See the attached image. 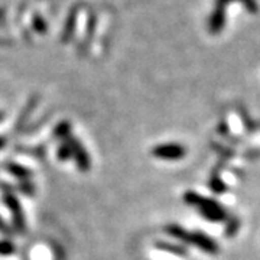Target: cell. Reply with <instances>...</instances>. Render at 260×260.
<instances>
[{
    "label": "cell",
    "instance_id": "cell-1",
    "mask_svg": "<svg viewBox=\"0 0 260 260\" xmlns=\"http://www.w3.org/2000/svg\"><path fill=\"white\" fill-rule=\"evenodd\" d=\"M3 201L6 207L9 208V211L12 213V217H13V227L18 233H25V214H23V210H22V205H20V201L18 200V197L10 192H6L5 197H3Z\"/></svg>",
    "mask_w": 260,
    "mask_h": 260
},
{
    "label": "cell",
    "instance_id": "cell-2",
    "mask_svg": "<svg viewBox=\"0 0 260 260\" xmlns=\"http://www.w3.org/2000/svg\"><path fill=\"white\" fill-rule=\"evenodd\" d=\"M65 140L68 142V145H70V148H71V155H73V158L75 159V164H77L78 169H81V171H88L90 167H91V162H90V156H88L87 150H85V148L83 146V143L78 139L73 138V136L67 138Z\"/></svg>",
    "mask_w": 260,
    "mask_h": 260
},
{
    "label": "cell",
    "instance_id": "cell-3",
    "mask_svg": "<svg viewBox=\"0 0 260 260\" xmlns=\"http://www.w3.org/2000/svg\"><path fill=\"white\" fill-rule=\"evenodd\" d=\"M153 156L160 159H179L185 155V150L181 145L177 143H165V145H159L152 150Z\"/></svg>",
    "mask_w": 260,
    "mask_h": 260
},
{
    "label": "cell",
    "instance_id": "cell-4",
    "mask_svg": "<svg viewBox=\"0 0 260 260\" xmlns=\"http://www.w3.org/2000/svg\"><path fill=\"white\" fill-rule=\"evenodd\" d=\"M6 169L13 177H16L20 181H28L29 178L32 177V172L29 171L28 168H25L23 165H19V164L9 162V164H6Z\"/></svg>",
    "mask_w": 260,
    "mask_h": 260
},
{
    "label": "cell",
    "instance_id": "cell-5",
    "mask_svg": "<svg viewBox=\"0 0 260 260\" xmlns=\"http://www.w3.org/2000/svg\"><path fill=\"white\" fill-rule=\"evenodd\" d=\"M71 123L70 121H61L59 124H56V127L54 129V136L58 139L65 140L67 138H70L71 135Z\"/></svg>",
    "mask_w": 260,
    "mask_h": 260
},
{
    "label": "cell",
    "instance_id": "cell-6",
    "mask_svg": "<svg viewBox=\"0 0 260 260\" xmlns=\"http://www.w3.org/2000/svg\"><path fill=\"white\" fill-rule=\"evenodd\" d=\"M56 156H58V159H61V160H68V159L73 156V155H71V148H70V145H68L67 140H64V142L61 143V146L58 148Z\"/></svg>",
    "mask_w": 260,
    "mask_h": 260
},
{
    "label": "cell",
    "instance_id": "cell-7",
    "mask_svg": "<svg viewBox=\"0 0 260 260\" xmlns=\"http://www.w3.org/2000/svg\"><path fill=\"white\" fill-rule=\"evenodd\" d=\"M15 251H16V247L10 240H6V239L0 240V254L2 256H9V254H13Z\"/></svg>",
    "mask_w": 260,
    "mask_h": 260
},
{
    "label": "cell",
    "instance_id": "cell-8",
    "mask_svg": "<svg viewBox=\"0 0 260 260\" xmlns=\"http://www.w3.org/2000/svg\"><path fill=\"white\" fill-rule=\"evenodd\" d=\"M20 189L23 191V192H26V194H32L34 192V185L28 182V181H22V184H20Z\"/></svg>",
    "mask_w": 260,
    "mask_h": 260
},
{
    "label": "cell",
    "instance_id": "cell-9",
    "mask_svg": "<svg viewBox=\"0 0 260 260\" xmlns=\"http://www.w3.org/2000/svg\"><path fill=\"white\" fill-rule=\"evenodd\" d=\"M0 232L6 233V234H9V233H10L9 225H8V224L3 221V218H2V217H0Z\"/></svg>",
    "mask_w": 260,
    "mask_h": 260
},
{
    "label": "cell",
    "instance_id": "cell-10",
    "mask_svg": "<svg viewBox=\"0 0 260 260\" xmlns=\"http://www.w3.org/2000/svg\"><path fill=\"white\" fill-rule=\"evenodd\" d=\"M5 145H6V139H5L3 136H0V149L3 148Z\"/></svg>",
    "mask_w": 260,
    "mask_h": 260
},
{
    "label": "cell",
    "instance_id": "cell-11",
    "mask_svg": "<svg viewBox=\"0 0 260 260\" xmlns=\"http://www.w3.org/2000/svg\"><path fill=\"white\" fill-rule=\"evenodd\" d=\"M2 119H3V114H2V113H0V120H2Z\"/></svg>",
    "mask_w": 260,
    "mask_h": 260
}]
</instances>
